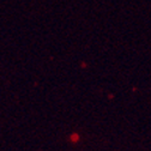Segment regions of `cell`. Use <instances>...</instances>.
Here are the masks:
<instances>
[{"mask_svg":"<svg viewBox=\"0 0 151 151\" xmlns=\"http://www.w3.org/2000/svg\"><path fill=\"white\" fill-rule=\"evenodd\" d=\"M79 140H81V134L79 133H77V132H72L71 134H68L67 136V142H70L71 144H77V143H79Z\"/></svg>","mask_w":151,"mask_h":151,"instance_id":"cell-1","label":"cell"}]
</instances>
